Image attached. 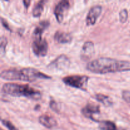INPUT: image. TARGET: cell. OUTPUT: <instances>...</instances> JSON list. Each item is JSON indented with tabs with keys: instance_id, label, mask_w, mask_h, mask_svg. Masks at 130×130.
<instances>
[{
	"instance_id": "obj_22",
	"label": "cell",
	"mask_w": 130,
	"mask_h": 130,
	"mask_svg": "<svg viewBox=\"0 0 130 130\" xmlns=\"http://www.w3.org/2000/svg\"><path fill=\"white\" fill-rule=\"evenodd\" d=\"M1 24H2V25H3V27L5 29H7L8 30H10V31L11 30V29H10V27H9L8 24L7 23V22H6L5 19H3V18H1Z\"/></svg>"
},
{
	"instance_id": "obj_2",
	"label": "cell",
	"mask_w": 130,
	"mask_h": 130,
	"mask_svg": "<svg viewBox=\"0 0 130 130\" xmlns=\"http://www.w3.org/2000/svg\"><path fill=\"white\" fill-rule=\"evenodd\" d=\"M1 78L6 80H19L22 81L34 82L38 79H50V76L34 68H23L20 69H9L1 73Z\"/></svg>"
},
{
	"instance_id": "obj_15",
	"label": "cell",
	"mask_w": 130,
	"mask_h": 130,
	"mask_svg": "<svg viewBox=\"0 0 130 130\" xmlns=\"http://www.w3.org/2000/svg\"><path fill=\"white\" fill-rule=\"evenodd\" d=\"M96 99L105 106H111L113 104L112 99L107 95H102V94H97L96 95Z\"/></svg>"
},
{
	"instance_id": "obj_16",
	"label": "cell",
	"mask_w": 130,
	"mask_h": 130,
	"mask_svg": "<svg viewBox=\"0 0 130 130\" xmlns=\"http://www.w3.org/2000/svg\"><path fill=\"white\" fill-rule=\"evenodd\" d=\"M94 51V44L92 42L88 41L84 44L83 47V52L84 55H88L92 54Z\"/></svg>"
},
{
	"instance_id": "obj_12",
	"label": "cell",
	"mask_w": 130,
	"mask_h": 130,
	"mask_svg": "<svg viewBox=\"0 0 130 130\" xmlns=\"http://www.w3.org/2000/svg\"><path fill=\"white\" fill-rule=\"evenodd\" d=\"M49 25L50 22L48 21L44 20V21L41 22L39 25L35 28L34 32H33V37H34V39L42 38L41 36L43 34V32L46 29H47L49 27Z\"/></svg>"
},
{
	"instance_id": "obj_19",
	"label": "cell",
	"mask_w": 130,
	"mask_h": 130,
	"mask_svg": "<svg viewBox=\"0 0 130 130\" xmlns=\"http://www.w3.org/2000/svg\"><path fill=\"white\" fill-rule=\"evenodd\" d=\"M6 45H7V39L5 37H1V55H3L5 52Z\"/></svg>"
},
{
	"instance_id": "obj_8",
	"label": "cell",
	"mask_w": 130,
	"mask_h": 130,
	"mask_svg": "<svg viewBox=\"0 0 130 130\" xmlns=\"http://www.w3.org/2000/svg\"><path fill=\"white\" fill-rule=\"evenodd\" d=\"M102 10V8L100 6H95L90 9L86 19L87 25H93L96 23L98 18L101 14Z\"/></svg>"
},
{
	"instance_id": "obj_21",
	"label": "cell",
	"mask_w": 130,
	"mask_h": 130,
	"mask_svg": "<svg viewBox=\"0 0 130 130\" xmlns=\"http://www.w3.org/2000/svg\"><path fill=\"white\" fill-rule=\"evenodd\" d=\"M122 96L126 102L130 103V91H123L122 93Z\"/></svg>"
},
{
	"instance_id": "obj_1",
	"label": "cell",
	"mask_w": 130,
	"mask_h": 130,
	"mask_svg": "<svg viewBox=\"0 0 130 130\" xmlns=\"http://www.w3.org/2000/svg\"><path fill=\"white\" fill-rule=\"evenodd\" d=\"M86 69L98 74L130 71V62L118 60L107 57H101L89 62Z\"/></svg>"
},
{
	"instance_id": "obj_3",
	"label": "cell",
	"mask_w": 130,
	"mask_h": 130,
	"mask_svg": "<svg viewBox=\"0 0 130 130\" xmlns=\"http://www.w3.org/2000/svg\"><path fill=\"white\" fill-rule=\"evenodd\" d=\"M2 91L13 96H24L33 100H39L41 98V94L39 91L34 90L28 85L6 83L3 86Z\"/></svg>"
},
{
	"instance_id": "obj_24",
	"label": "cell",
	"mask_w": 130,
	"mask_h": 130,
	"mask_svg": "<svg viewBox=\"0 0 130 130\" xmlns=\"http://www.w3.org/2000/svg\"><path fill=\"white\" fill-rule=\"evenodd\" d=\"M119 130H124V129H120Z\"/></svg>"
},
{
	"instance_id": "obj_6",
	"label": "cell",
	"mask_w": 130,
	"mask_h": 130,
	"mask_svg": "<svg viewBox=\"0 0 130 130\" xmlns=\"http://www.w3.org/2000/svg\"><path fill=\"white\" fill-rule=\"evenodd\" d=\"M32 49L34 54L38 57H44L48 53V45L46 39L39 38L34 39Z\"/></svg>"
},
{
	"instance_id": "obj_7",
	"label": "cell",
	"mask_w": 130,
	"mask_h": 130,
	"mask_svg": "<svg viewBox=\"0 0 130 130\" xmlns=\"http://www.w3.org/2000/svg\"><path fill=\"white\" fill-rule=\"evenodd\" d=\"M69 0H60L55 6L54 14L58 22L61 23L63 21L65 12L69 8Z\"/></svg>"
},
{
	"instance_id": "obj_20",
	"label": "cell",
	"mask_w": 130,
	"mask_h": 130,
	"mask_svg": "<svg viewBox=\"0 0 130 130\" xmlns=\"http://www.w3.org/2000/svg\"><path fill=\"white\" fill-rule=\"evenodd\" d=\"M50 107L51 109L53 110V111L56 112H59V107L57 104L56 103L55 101L54 100H51L50 102Z\"/></svg>"
},
{
	"instance_id": "obj_23",
	"label": "cell",
	"mask_w": 130,
	"mask_h": 130,
	"mask_svg": "<svg viewBox=\"0 0 130 130\" xmlns=\"http://www.w3.org/2000/svg\"><path fill=\"white\" fill-rule=\"evenodd\" d=\"M23 3H24V6L27 9L29 7L30 4V0H23Z\"/></svg>"
},
{
	"instance_id": "obj_5",
	"label": "cell",
	"mask_w": 130,
	"mask_h": 130,
	"mask_svg": "<svg viewBox=\"0 0 130 130\" xmlns=\"http://www.w3.org/2000/svg\"><path fill=\"white\" fill-rule=\"evenodd\" d=\"M71 65L70 59L65 55H61L48 66V69L52 71H63L67 70Z\"/></svg>"
},
{
	"instance_id": "obj_14",
	"label": "cell",
	"mask_w": 130,
	"mask_h": 130,
	"mask_svg": "<svg viewBox=\"0 0 130 130\" xmlns=\"http://www.w3.org/2000/svg\"><path fill=\"white\" fill-rule=\"evenodd\" d=\"M45 0H40L36 5L34 6L32 10V15L34 17H39L41 15L44 10V5Z\"/></svg>"
},
{
	"instance_id": "obj_4",
	"label": "cell",
	"mask_w": 130,
	"mask_h": 130,
	"mask_svg": "<svg viewBox=\"0 0 130 130\" xmlns=\"http://www.w3.org/2000/svg\"><path fill=\"white\" fill-rule=\"evenodd\" d=\"M88 80L89 77L80 75L67 76L62 79V81L66 85L83 90H86Z\"/></svg>"
},
{
	"instance_id": "obj_25",
	"label": "cell",
	"mask_w": 130,
	"mask_h": 130,
	"mask_svg": "<svg viewBox=\"0 0 130 130\" xmlns=\"http://www.w3.org/2000/svg\"><path fill=\"white\" fill-rule=\"evenodd\" d=\"M5 1H8L9 0H5Z\"/></svg>"
},
{
	"instance_id": "obj_18",
	"label": "cell",
	"mask_w": 130,
	"mask_h": 130,
	"mask_svg": "<svg viewBox=\"0 0 130 130\" xmlns=\"http://www.w3.org/2000/svg\"><path fill=\"white\" fill-rule=\"evenodd\" d=\"M1 123H2V124L5 126H6L8 129V130H19L11 122L9 121L5 120V119H2L1 120Z\"/></svg>"
},
{
	"instance_id": "obj_9",
	"label": "cell",
	"mask_w": 130,
	"mask_h": 130,
	"mask_svg": "<svg viewBox=\"0 0 130 130\" xmlns=\"http://www.w3.org/2000/svg\"><path fill=\"white\" fill-rule=\"evenodd\" d=\"M100 112V107L94 104H88L82 109V114L86 118L93 121H96L93 118V116L99 114Z\"/></svg>"
},
{
	"instance_id": "obj_13",
	"label": "cell",
	"mask_w": 130,
	"mask_h": 130,
	"mask_svg": "<svg viewBox=\"0 0 130 130\" xmlns=\"http://www.w3.org/2000/svg\"><path fill=\"white\" fill-rule=\"evenodd\" d=\"M99 128L100 130H117L115 123L110 121H102L99 122Z\"/></svg>"
},
{
	"instance_id": "obj_26",
	"label": "cell",
	"mask_w": 130,
	"mask_h": 130,
	"mask_svg": "<svg viewBox=\"0 0 130 130\" xmlns=\"http://www.w3.org/2000/svg\"><path fill=\"white\" fill-rule=\"evenodd\" d=\"M1 130H3V129H1Z\"/></svg>"
},
{
	"instance_id": "obj_17",
	"label": "cell",
	"mask_w": 130,
	"mask_h": 130,
	"mask_svg": "<svg viewBox=\"0 0 130 130\" xmlns=\"http://www.w3.org/2000/svg\"><path fill=\"white\" fill-rule=\"evenodd\" d=\"M128 17V13L127 10L123 9L119 13V20L121 23H124L127 21Z\"/></svg>"
},
{
	"instance_id": "obj_11",
	"label": "cell",
	"mask_w": 130,
	"mask_h": 130,
	"mask_svg": "<svg viewBox=\"0 0 130 130\" xmlns=\"http://www.w3.org/2000/svg\"><path fill=\"white\" fill-rule=\"evenodd\" d=\"M54 39L57 43L60 44H66L71 42L72 36L67 32L57 31L54 35Z\"/></svg>"
},
{
	"instance_id": "obj_10",
	"label": "cell",
	"mask_w": 130,
	"mask_h": 130,
	"mask_svg": "<svg viewBox=\"0 0 130 130\" xmlns=\"http://www.w3.org/2000/svg\"><path fill=\"white\" fill-rule=\"evenodd\" d=\"M39 122L41 124L49 129L54 128L57 124V121L53 117L47 114H44L39 116Z\"/></svg>"
}]
</instances>
